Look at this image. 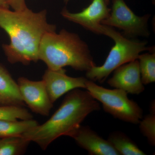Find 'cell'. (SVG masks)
Listing matches in <instances>:
<instances>
[{
	"mask_svg": "<svg viewBox=\"0 0 155 155\" xmlns=\"http://www.w3.org/2000/svg\"><path fill=\"white\" fill-rule=\"evenodd\" d=\"M38 125V122L33 119L21 121L0 120V138L21 136Z\"/></svg>",
	"mask_w": 155,
	"mask_h": 155,
	"instance_id": "13",
	"label": "cell"
},
{
	"mask_svg": "<svg viewBox=\"0 0 155 155\" xmlns=\"http://www.w3.org/2000/svg\"><path fill=\"white\" fill-rule=\"evenodd\" d=\"M72 138L89 154L120 155L108 140L104 139L88 126H81Z\"/></svg>",
	"mask_w": 155,
	"mask_h": 155,
	"instance_id": "11",
	"label": "cell"
},
{
	"mask_svg": "<svg viewBox=\"0 0 155 155\" xmlns=\"http://www.w3.org/2000/svg\"><path fill=\"white\" fill-rule=\"evenodd\" d=\"M100 109L99 103L88 91L75 89L67 93L60 107L47 121L31 128L22 136L46 150L60 137H72L87 116Z\"/></svg>",
	"mask_w": 155,
	"mask_h": 155,
	"instance_id": "2",
	"label": "cell"
},
{
	"mask_svg": "<svg viewBox=\"0 0 155 155\" xmlns=\"http://www.w3.org/2000/svg\"><path fill=\"white\" fill-rule=\"evenodd\" d=\"M38 58L52 70L69 66L87 72L96 66L86 43L76 34L64 29L59 33L54 31L45 35L39 48Z\"/></svg>",
	"mask_w": 155,
	"mask_h": 155,
	"instance_id": "3",
	"label": "cell"
},
{
	"mask_svg": "<svg viewBox=\"0 0 155 155\" xmlns=\"http://www.w3.org/2000/svg\"><path fill=\"white\" fill-rule=\"evenodd\" d=\"M24 105L17 82L0 64V106L23 107Z\"/></svg>",
	"mask_w": 155,
	"mask_h": 155,
	"instance_id": "12",
	"label": "cell"
},
{
	"mask_svg": "<svg viewBox=\"0 0 155 155\" xmlns=\"http://www.w3.org/2000/svg\"><path fill=\"white\" fill-rule=\"evenodd\" d=\"M155 113H150L139 122L140 130L147 137L150 144L155 145Z\"/></svg>",
	"mask_w": 155,
	"mask_h": 155,
	"instance_id": "18",
	"label": "cell"
},
{
	"mask_svg": "<svg viewBox=\"0 0 155 155\" xmlns=\"http://www.w3.org/2000/svg\"><path fill=\"white\" fill-rule=\"evenodd\" d=\"M20 94L25 104L34 113L48 116L53 107L44 82L20 77L17 81Z\"/></svg>",
	"mask_w": 155,
	"mask_h": 155,
	"instance_id": "7",
	"label": "cell"
},
{
	"mask_svg": "<svg viewBox=\"0 0 155 155\" xmlns=\"http://www.w3.org/2000/svg\"><path fill=\"white\" fill-rule=\"evenodd\" d=\"M106 4H107V5H108L110 4V0H104Z\"/></svg>",
	"mask_w": 155,
	"mask_h": 155,
	"instance_id": "22",
	"label": "cell"
},
{
	"mask_svg": "<svg viewBox=\"0 0 155 155\" xmlns=\"http://www.w3.org/2000/svg\"><path fill=\"white\" fill-rule=\"evenodd\" d=\"M8 0H0V8H9Z\"/></svg>",
	"mask_w": 155,
	"mask_h": 155,
	"instance_id": "20",
	"label": "cell"
},
{
	"mask_svg": "<svg viewBox=\"0 0 155 155\" xmlns=\"http://www.w3.org/2000/svg\"><path fill=\"white\" fill-rule=\"evenodd\" d=\"M64 68L58 70L48 69L43 76L49 96L54 104L63 95L77 88H86L87 78L67 75Z\"/></svg>",
	"mask_w": 155,
	"mask_h": 155,
	"instance_id": "9",
	"label": "cell"
},
{
	"mask_svg": "<svg viewBox=\"0 0 155 155\" xmlns=\"http://www.w3.org/2000/svg\"><path fill=\"white\" fill-rule=\"evenodd\" d=\"M30 142L22 136L0 138V155L23 154Z\"/></svg>",
	"mask_w": 155,
	"mask_h": 155,
	"instance_id": "15",
	"label": "cell"
},
{
	"mask_svg": "<svg viewBox=\"0 0 155 155\" xmlns=\"http://www.w3.org/2000/svg\"><path fill=\"white\" fill-rule=\"evenodd\" d=\"M85 89L95 99L101 103L104 110L115 118L133 124H139L142 119V109L137 103L129 99L124 91L105 88L88 79Z\"/></svg>",
	"mask_w": 155,
	"mask_h": 155,
	"instance_id": "5",
	"label": "cell"
},
{
	"mask_svg": "<svg viewBox=\"0 0 155 155\" xmlns=\"http://www.w3.org/2000/svg\"><path fill=\"white\" fill-rule=\"evenodd\" d=\"M8 5L15 11H22L27 8L25 0H8Z\"/></svg>",
	"mask_w": 155,
	"mask_h": 155,
	"instance_id": "19",
	"label": "cell"
},
{
	"mask_svg": "<svg viewBox=\"0 0 155 155\" xmlns=\"http://www.w3.org/2000/svg\"><path fill=\"white\" fill-rule=\"evenodd\" d=\"M107 83L112 87L122 90L127 94H139L143 92L145 87L141 81L138 60L116 68Z\"/></svg>",
	"mask_w": 155,
	"mask_h": 155,
	"instance_id": "10",
	"label": "cell"
},
{
	"mask_svg": "<svg viewBox=\"0 0 155 155\" xmlns=\"http://www.w3.org/2000/svg\"><path fill=\"white\" fill-rule=\"evenodd\" d=\"M32 119V116L23 107L0 106V120L14 121Z\"/></svg>",
	"mask_w": 155,
	"mask_h": 155,
	"instance_id": "17",
	"label": "cell"
},
{
	"mask_svg": "<svg viewBox=\"0 0 155 155\" xmlns=\"http://www.w3.org/2000/svg\"><path fill=\"white\" fill-rule=\"evenodd\" d=\"M141 81L143 85L155 81V52L139 55L137 58Z\"/></svg>",
	"mask_w": 155,
	"mask_h": 155,
	"instance_id": "16",
	"label": "cell"
},
{
	"mask_svg": "<svg viewBox=\"0 0 155 155\" xmlns=\"http://www.w3.org/2000/svg\"><path fill=\"white\" fill-rule=\"evenodd\" d=\"M112 3L109 17L103 20L101 24L119 28L123 31L124 36H149L148 21L150 15L137 16L127 5L124 0H112Z\"/></svg>",
	"mask_w": 155,
	"mask_h": 155,
	"instance_id": "6",
	"label": "cell"
},
{
	"mask_svg": "<svg viewBox=\"0 0 155 155\" xmlns=\"http://www.w3.org/2000/svg\"><path fill=\"white\" fill-rule=\"evenodd\" d=\"M69 0H64V2H66V3L68 2H69Z\"/></svg>",
	"mask_w": 155,
	"mask_h": 155,
	"instance_id": "23",
	"label": "cell"
},
{
	"mask_svg": "<svg viewBox=\"0 0 155 155\" xmlns=\"http://www.w3.org/2000/svg\"><path fill=\"white\" fill-rule=\"evenodd\" d=\"M108 140L120 155L146 154L128 137L122 132L116 131L111 133Z\"/></svg>",
	"mask_w": 155,
	"mask_h": 155,
	"instance_id": "14",
	"label": "cell"
},
{
	"mask_svg": "<svg viewBox=\"0 0 155 155\" xmlns=\"http://www.w3.org/2000/svg\"><path fill=\"white\" fill-rule=\"evenodd\" d=\"M103 35L113 39L115 45L103 65L94 66L87 71L86 76L88 80L103 83L116 68L137 59L142 52H155L153 48L147 46V42L130 40L110 26L104 25Z\"/></svg>",
	"mask_w": 155,
	"mask_h": 155,
	"instance_id": "4",
	"label": "cell"
},
{
	"mask_svg": "<svg viewBox=\"0 0 155 155\" xmlns=\"http://www.w3.org/2000/svg\"><path fill=\"white\" fill-rule=\"evenodd\" d=\"M107 6L104 0H92L90 5L81 12L70 13L64 8L61 14L65 19L81 25L87 30L103 35L104 25L101 22L109 17L111 11Z\"/></svg>",
	"mask_w": 155,
	"mask_h": 155,
	"instance_id": "8",
	"label": "cell"
},
{
	"mask_svg": "<svg viewBox=\"0 0 155 155\" xmlns=\"http://www.w3.org/2000/svg\"><path fill=\"white\" fill-rule=\"evenodd\" d=\"M155 102H152L150 104V113H155Z\"/></svg>",
	"mask_w": 155,
	"mask_h": 155,
	"instance_id": "21",
	"label": "cell"
},
{
	"mask_svg": "<svg viewBox=\"0 0 155 155\" xmlns=\"http://www.w3.org/2000/svg\"><path fill=\"white\" fill-rule=\"evenodd\" d=\"M0 27L10 38V44L2 46L8 61L24 65L39 61L42 39L56 30L55 25L48 22L46 10L35 13L28 8L14 11L0 8Z\"/></svg>",
	"mask_w": 155,
	"mask_h": 155,
	"instance_id": "1",
	"label": "cell"
}]
</instances>
